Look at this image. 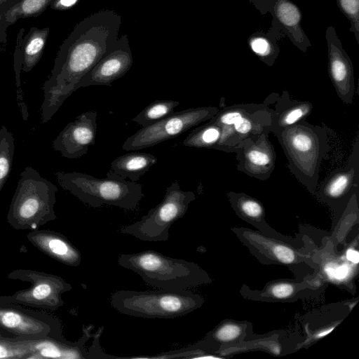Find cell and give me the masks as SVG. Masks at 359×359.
I'll use <instances>...</instances> for the list:
<instances>
[{
  "label": "cell",
  "instance_id": "25",
  "mask_svg": "<svg viewBox=\"0 0 359 359\" xmlns=\"http://www.w3.org/2000/svg\"><path fill=\"white\" fill-rule=\"evenodd\" d=\"M14 153L13 133L2 126L0 128V193L11 172Z\"/></svg>",
  "mask_w": 359,
  "mask_h": 359
},
{
  "label": "cell",
  "instance_id": "14",
  "mask_svg": "<svg viewBox=\"0 0 359 359\" xmlns=\"http://www.w3.org/2000/svg\"><path fill=\"white\" fill-rule=\"evenodd\" d=\"M95 111H88L69 123L53 141V149L69 159L79 158L87 154L95 144L97 134Z\"/></svg>",
  "mask_w": 359,
  "mask_h": 359
},
{
  "label": "cell",
  "instance_id": "3",
  "mask_svg": "<svg viewBox=\"0 0 359 359\" xmlns=\"http://www.w3.org/2000/svg\"><path fill=\"white\" fill-rule=\"evenodd\" d=\"M57 187L30 165L20 175L6 216L15 230H33L57 219Z\"/></svg>",
  "mask_w": 359,
  "mask_h": 359
},
{
  "label": "cell",
  "instance_id": "5",
  "mask_svg": "<svg viewBox=\"0 0 359 359\" xmlns=\"http://www.w3.org/2000/svg\"><path fill=\"white\" fill-rule=\"evenodd\" d=\"M118 264L137 273L144 282L158 289L184 290L203 281V272L196 264L154 250L121 254Z\"/></svg>",
  "mask_w": 359,
  "mask_h": 359
},
{
  "label": "cell",
  "instance_id": "11",
  "mask_svg": "<svg viewBox=\"0 0 359 359\" xmlns=\"http://www.w3.org/2000/svg\"><path fill=\"white\" fill-rule=\"evenodd\" d=\"M0 327L23 339H65L57 318L10 302L4 296H0Z\"/></svg>",
  "mask_w": 359,
  "mask_h": 359
},
{
  "label": "cell",
  "instance_id": "23",
  "mask_svg": "<svg viewBox=\"0 0 359 359\" xmlns=\"http://www.w3.org/2000/svg\"><path fill=\"white\" fill-rule=\"evenodd\" d=\"M221 135V127L209 119L204 125L194 129L184 140L182 145L198 149H215Z\"/></svg>",
  "mask_w": 359,
  "mask_h": 359
},
{
  "label": "cell",
  "instance_id": "1",
  "mask_svg": "<svg viewBox=\"0 0 359 359\" xmlns=\"http://www.w3.org/2000/svg\"><path fill=\"white\" fill-rule=\"evenodd\" d=\"M121 23V16L115 11L101 10L76 25L41 88L40 114L43 123L50 121L81 78L114 47Z\"/></svg>",
  "mask_w": 359,
  "mask_h": 359
},
{
  "label": "cell",
  "instance_id": "4",
  "mask_svg": "<svg viewBox=\"0 0 359 359\" xmlns=\"http://www.w3.org/2000/svg\"><path fill=\"white\" fill-rule=\"evenodd\" d=\"M55 176L63 189L93 208L107 205L134 210L144 196L141 184L121 178L109 171L103 179L76 171H58Z\"/></svg>",
  "mask_w": 359,
  "mask_h": 359
},
{
  "label": "cell",
  "instance_id": "31",
  "mask_svg": "<svg viewBox=\"0 0 359 359\" xmlns=\"http://www.w3.org/2000/svg\"><path fill=\"white\" fill-rule=\"evenodd\" d=\"M241 333V328L236 325H225L215 332V338L220 341L236 339Z\"/></svg>",
  "mask_w": 359,
  "mask_h": 359
},
{
  "label": "cell",
  "instance_id": "35",
  "mask_svg": "<svg viewBox=\"0 0 359 359\" xmlns=\"http://www.w3.org/2000/svg\"><path fill=\"white\" fill-rule=\"evenodd\" d=\"M80 0H54L51 7L55 10H67L75 6Z\"/></svg>",
  "mask_w": 359,
  "mask_h": 359
},
{
  "label": "cell",
  "instance_id": "34",
  "mask_svg": "<svg viewBox=\"0 0 359 359\" xmlns=\"http://www.w3.org/2000/svg\"><path fill=\"white\" fill-rule=\"evenodd\" d=\"M349 270V266L346 264H344L337 268L330 266L327 268L326 271L330 277L340 280L347 276Z\"/></svg>",
  "mask_w": 359,
  "mask_h": 359
},
{
  "label": "cell",
  "instance_id": "10",
  "mask_svg": "<svg viewBox=\"0 0 359 359\" xmlns=\"http://www.w3.org/2000/svg\"><path fill=\"white\" fill-rule=\"evenodd\" d=\"M215 107L189 108L173 112L158 122L141 128L126 139L122 149L136 151L175 138L190 128L208 121L218 111Z\"/></svg>",
  "mask_w": 359,
  "mask_h": 359
},
{
  "label": "cell",
  "instance_id": "26",
  "mask_svg": "<svg viewBox=\"0 0 359 359\" xmlns=\"http://www.w3.org/2000/svg\"><path fill=\"white\" fill-rule=\"evenodd\" d=\"M35 352L34 339L0 337V358L28 359Z\"/></svg>",
  "mask_w": 359,
  "mask_h": 359
},
{
  "label": "cell",
  "instance_id": "38",
  "mask_svg": "<svg viewBox=\"0 0 359 359\" xmlns=\"http://www.w3.org/2000/svg\"><path fill=\"white\" fill-rule=\"evenodd\" d=\"M7 0H0V6H2Z\"/></svg>",
  "mask_w": 359,
  "mask_h": 359
},
{
  "label": "cell",
  "instance_id": "18",
  "mask_svg": "<svg viewBox=\"0 0 359 359\" xmlns=\"http://www.w3.org/2000/svg\"><path fill=\"white\" fill-rule=\"evenodd\" d=\"M27 238L39 250L60 263L70 266H78L81 264L80 251L59 232L36 229L31 230Z\"/></svg>",
  "mask_w": 359,
  "mask_h": 359
},
{
  "label": "cell",
  "instance_id": "17",
  "mask_svg": "<svg viewBox=\"0 0 359 359\" xmlns=\"http://www.w3.org/2000/svg\"><path fill=\"white\" fill-rule=\"evenodd\" d=\"M264 102L274 104L269 131L276 137L285 128L306 120L313 109L311 102L294 100L287 90L281 93H272Z\"/></svg>",
  "mask_w": 359,
  "mask_h": 359
},
{
  "label": "cell",
  "instance_id": "37",
  "mask_svg": "<svg viewBox=\"0 0 359 359\" xmlns=\"http://www.w3.org/2000/svg\"><path fill=\"white\" fill-rule=\"evenodd\" d=\"M334 329V327H331V328H329V329H327L320 333H318L316 337H324L325 336L326 334H327L328 333H330L332 330Z\"/></svg>",
  "mask_w": 359,
  "mask_h": 359
},
{
  "label": "cell",
  "instance_id": "30",
  "mask_svg": "<svg viewBox=\"0 0 359 359\" xmlns=\"http://www.w3.org/2000/svg\"><path fill=\"white\" fill-rule=\"evenodd\" d=\"M341 11L351 22V31L353 32L359 43V0H337Z\"/></svg>",
  "mask_w": 359,
  "mask_h": 359
},
{
  "label": "cell",
  "instance_id": "36",
  "mask_svg": "<svg viewBox=\"0 0 359 359\" xmlns=\"http://www.w3.org/2000/svg\"><path fill=\"white\" fill-rule=\"evenodd\" d=\"M346 257L354 264H358L359 262V254L355 250L349 249L346 252Z\"/></svg>",
  "mask_w": 359,
  "mask_h": 359
},
{
  "label": "cell",
  "instance_id": "19",
  "mask_svg": "<svg viewBox=\"0 0 359 359\" xmlns=\"http://www.w3.org/2000/svg\"><path fill=\"white\" fill-rule=\"evenodd\" d=\"M93 325L83 326L82 335L76 341L66 339H34L36 352L29 358L88 359L87 342L92 337Z\"/></svg>",
  "mask_w": 359,
  "mask_h": 359
},
{
  "label": "cell",
  "instance_id": "7",
  "mask_svg": "<svg viewBox=\"0 0 359 359\" xmlns=\"http://www.w3.org/2000/svg\"><path fill=\"white\" fill-rule=\"evenodd\" d=\"M272 114L273 109L264 102L235 104L219 109L210 119L222 128L215 149L230 153L245 140L269 131Z\"/></svg>",
  "mask_w": 359,
  "mask_h": 359
},
{
  "label": "cell",
  "instance_id": "20",
  "mask_svg": "<svg viewBox=\"0 0 359 359\" xmlns=\"http://www.w3.org/2000/svg\"><path fill=\"white\" fill-rule=\"evenodd\" d=\"M276 19L285 29L293 43L306 53L311 46L302 25V13L297 5L290 0H278L274 7Z\"/></svg>",
  "mask_w": 359,
  "mask_h": 359
},
{
  "label": "cell",
  "instance_id": "21",
  "mask_svg": "<svg viewBox=\"0 0 359 359\" xmlns=\"http://www.w3.org/2000/svg\"><path fill=\"white\" fill-rule=\"evenodd\" d=\"M156 163L157 158L153 154L133 151L116 158L111 162L109 171L121 178L137 182Z\"/></svg>",
  "mask_w": 359,
  "mask_h": 359
},
{
  "label": "cell",
  "instance_id": "2",
  "mask_svg": "<svg viewBox=\"0 0 359 359\" xmlns=\"http://www.w3.org/2000/svg\"><path fill=\"white\" fill-rule=\"evenodd\" d=\"M276 137L290 172L311 193H315L321 163L329 151L325 128L302 120L283 130Z\"/></svg>",
  "mask_w": 359,
  "mask_h": 359
},
{
  "label": "cell",
  "instance_id": "13",
  "mask_svg": "<svg viewBox=\"0 0 359 359\" xmlns=\"http://www.w3.org/2000/svg\"><path fill=\"white\" fill-rule=\"evenodd\" d=\"M133 62L127 34L118 37L114 47L85 75L75 87V91L90 86H111L116 80L123 76Z\"/></svg>",
  "mask_w": 359,
  "mask_h": 359
},
{
  "label": "cell",
  "instance_id": "16",
  "mask_svg": "<svg viewBox=\"0 0 359 359\" xmlns=\"http://www.w3.org/2000/svg\"><path fill=\"white\" fill-rule=\"evenodd\" d=\"M359 184V137L345 166L331 172L322 182L319 195L330 201H338L352 194Z\"/></svg>",
  "mask_w": 359,
  "mask_h": 359
},
{
  "label": "cell",
  "instance_id": "6",
  "mask_svg": "<svg viewBox=\"0 0 359 359\" xmlns=\"http://www.w3.org/2000/svg\"><path fill=\"white\" fill-rule=\"evenodd\" d=\"M118 312L145 318H173L185 316L202 304L197 294L184 290H117L110 297Z\"/></svg>",
  "mask_w": 359,
  "mask_h": 359
},
{
  "label": "cell",
  "instance_id": "22",
  "mask_svg": "<svg viewBox=\"0 0 359 359\" xmlns=\"http://www.w3.org/2000/svg\"><path fill=\"white\" fill-rule=\"evenodd\" d=\"M54 0H7L0 6V17L13 23L20 18L38 15Z\"/></svg>",
  "mask_w": 359,
  "mask_h": 359
},
{
  "label": "cell",
  "instance_id": "29",
  "mask_svg": "<svg viewBox=\"0 0 359 359\" xmlns=\"http://www.w3.org/2000/svg\"><path fill=\"white\" fill-rule=\"evenodd\" d=\"M231 201L236 205L239 210L250 218H259L264 212L260 203L255 198L243 193L229 192Z\"/></svg>",
  "mask_w": 359,
  "mask_h": 359
},
{
  "label": "cell",
  "instance_id": "15",
  "mask_svg": "<svg viewBox=\"0 0 359 359\" xmlns=\"http://www.w3.org/2000/svg\"><path fill=\"white\" fill-rule=\"evenodd\" d=\"M328 53V73L339 98L346 104L354 101L355 86L352 62L342 47L335 29L325 31Z\"/></svg>",
  "mask_w": 359,
  "mask_h": 359
},
{
  "label": "cell",
  "instance_id": "32",
  "mask_svg": "<svg viewBox=\"0 0 359 359\" xmlns=\"http://www.w3.org/2000/svg\"><path fill=\"white\" fill-rule=\"evenodd\" d=\"M273 252L276 258L283 263L290 264L294 259L293 251L287 247L277 245L274 248Z\"/></svg>",
  "mask_w": 359,
  "mask_h": 359
},
{
  "label": "cell",
  "instance_id": "28",
  "mask_svg": "<svg viewBox=\"0 0 359 359\" xmlns=\"http://www.w3.org/2000/svg\"><path fill=\"white\" fill-rule=\"evenodd\" d=\"M249 46L262 62L270 66L273 65L278 50L266 36L257 34L252 35L249 39Z\"/></svg>",
  "mask_w": 359,
  "mask_h": 359
},
{
  "label": "cell",
  "instance_id": "8",
  "mask_svg": "<svg viewBox=\"0 0 359 359\" xmlns=\"http://www.w3.org/2000/svg\"><path fill=\"white\" fill-rule=\"evenodd\" d=\"M195 198L193 191L182 190L177 181H174L166 188L160 203L150 209L139 221L121 227L119 231L142 241H166L170 226L185 215Z\"/></svg>",
  "mask_w": 359,
  "mask_h": 359
},
{
  "label": "cell",
  "instance_id": "27",
  "mask_svg": "<svg viewBox=\"0 0 359 359\" xmlns=\"http://www.w3.org/2000/svg\"><path fill=\"white\" fill-rule=\"evenodd\" d=\"M48 33V29L39 30L34 32L27 40L21 62L24 72L31 71L40 59Z\"/></svg>",
  "mask_w": 359,
  "mask_h": 359
},
{
  "label": "cell",
  "instance_id": "39",
  "mask_svg": "<svg viewBox=\"0 0 359 359\" xmlns=\"http://www.w3.org/2000/svg\"><path fill=\"white\" fill-rule=\"evenodd\" d=\"M1 332H0V337H1Z\"/></svg>",
  "mask_w": 359,
  "mask_h": 359
},
{
  "label": "cell",
  "instance_id": "24",
  "mask_svg": "<svg viewBox=\"0 0 359 359\" xmlns=\"http://www.w3.org/2000/svg\"><path fill=\"white\" fill-rule=\"evenodd\" d=\"M180 102L172 100H158L144 108L132 121L142 128L151 126L174 112Z\"/></svg>",
  "mask_w": 359,
  "mask_h": 359
},
{
  "label": "cell",
  "instance_id": "33",
  "mask_svg": "<svg viewBox=\"0 0 359 359\" xmlns=\"http://www.w3.org/2000/svg\"><path fill=\"white\" fill-rule=\"evenodd\" d=\"M271 292L276 297L285 298L292 294L293 286L287 283H280L273 286Z\"/></svg>",
  "mask_w": 359,
  "mask_h": 359
},
{
  "label": "cell",
  "instance_id": "12",
  "mask_svg": "<svg viewBox=\"0 0 359 359\" xmlns=\"http://www.w3.org/2000/svg\"><path fill=\"white\" fill-rule=\"evenodd\" d=\"M269 133L264 131L246 139L232 149L236 154L238 171L262 181L271 177L276 166V153L269 140Z\"/></svg>",
  "mask_w": 359,
  "mask_h": 359
},
{
  "label": "cell",
  "instance_id": "9",
  "mask_svg": "<svg viewBox=\"0 0 359 359\" xmlns=\"http://www.w3.org/2000/svg\"><path fill=\"white\" fill-rule=\"evenodd\" d=\"M7 278L29 282L31 286L4 297L10 302L32 308L55 311L65 304L62 294L72 289L62 277L36 270L14 269Z\"/></svg>",
  "mask_w": 359,
  "mask_h": 359
}]
</instances>
